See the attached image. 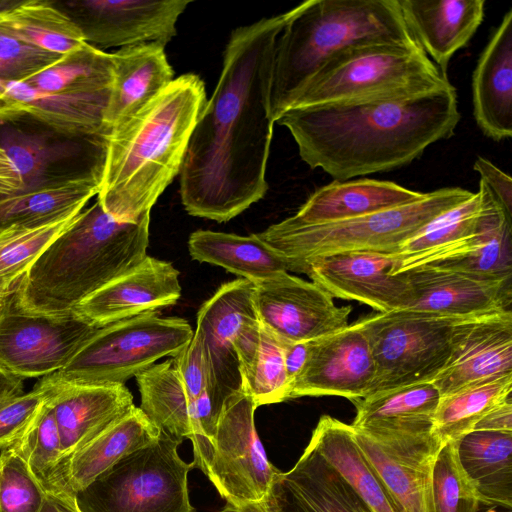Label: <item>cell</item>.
Here are the masks:
<instances>
[{
    "label": "cell",
    "instance_id": "2",
    "mask_svg": "<svg viewBox=\"0 0 512 512\" xmlns=\"http://www.w3.org/2000/svg\"><path fill=\"white\" fill-rule=\"evenodd\" d=\"M451 84L411 95L290 108L277 120L292 135L310 168L348 181L403 167L460 121Z\"/></svg>",
    "mask_w": 512,
    "mask_h": 512
},
{
    "label": "cell",
    "instance_id": "13",
    "mask_svg": "<svg viewBox=\"0 0 512 512\" xmlns=\"http://www.w3.org/2000/svg\"><path fill=\"white\" fill-rule=\"evenodd\" d=\"M109 135L70 136L22 119L0 120V146L13 161L22 191L102 176Z\"/></svg>",
    "mask_w": 512,
    "mask_h": 512
},
{
    "label": "cell",
    "instance_id": "34",
    "mask_svg": "<svg viewBox=\"0 0 512 512\" xmlns=\"http://www.w3.org/2000/svg\"><path fill=\"white\" fill-rule=\"evenodd\" d=\"M161 430L139 407L116 419L69 459L72 489L82 490L130 453L155 441Z\"/></svg>",
    "mask_w": 512,
    "mask_h": 512
},
{
    "label": "cell",
    "instance_id": "37",
    "mask_svg": "<svg viewBox=\"0 0 512 512\" xmlns=\"http://www.w3.org/2000/svg\"><path fill=\"white\" fill-rule=\"evenodd\" d=\"M457 443L460 464L481 505L511 510L512 432L473 430Z\"/></svg>",
    "mask_w": 512,
    "mask_h": 512
},
{
    "label": "cell",
    "instance_id": "20",
    "mask_svg": "<svg viewBox=\"0 0 512 512\" xmlns=\"http://www.w3.org/2000/svg\"><path fill=\"white\" fill-rule=\"evenodd\" d=\"M401 273L412 293L408 309L457 317L512 311V277L479 276L430 266Z\"/></svg>",
    "mask_w": 512,
    "mask_h": 512
},
{
    "label": "cell",
    "instance_id": "30",
    "mask_svg": "<svg viewBox=\"0 0 512 512\" xmlns=\"http://www.w3.org/2000/svg\"><path fill=\"white\" fill-rule=\"evenodd\" d=\"M425 192L391 181L358 179L337 181L318 188L288 221L322 224L396 208L420 200Z\"/></svg>",
    "mask_w": 512,
    "mask_h": 512
},
{
    "label": "cell",
    "instance_id": "52",
    "mask_svg": "<svg viewBox=\"0 0 512 512\" xmlns=\"http://www.w3.org/2000/svg\"><path fill=\"white\" fill-rule=\"evenodd\" d=\"M282 341V340H281ZM284 349V362L286 373L290 382V388L294 379L303 368L310 347V341L287 342L282 341Z\"/></svg>",
    "mask_w": 512,
    "mask_h": 512
},
{
    "label": "cell",
    "instance_id": "24",
    "mask_svg": "<svg viewBox=\"0 0 512 512\" xmlns=\"http://www.w3.org/2000/svg\"><path fill=\"white\" fill-rule=\"evenodd\" d=\"M58 426L62 450L71 456L135 405L124 384L74 385L39 380Z\"/></svg>",
    "mask_w": 512,
    "mask_h": 512
},
{
    "label": "cell",
    "instance_id": "54",
    "mask_svg": "<svg viewBox=\"0 0 512 512\" xmlns=\"http://www.w3.org/2000/svg\"><path fill=\"white\" fill-rule=\"evenodd\" d=\"M76 493H47L40 512H81Z\"/></svg>",
    "mask_w": 512,
    "mask_h": 512
},
{
    "label": "cell",
    "instance_id": "42",
    "mask_svg": "<svg viewBox=\"0 0 512 512\" xmlns=\"http://www.w3.org/2000/svg\"><path fill=\"white\" fill-rule=\"evenodd\" d=\"M78 214L39 227H9L0 231V287L15 289L43 251Z\"/></svg>",
    "mask_w": 512,
    "mask_h": 512
},
{
    "label": "cell",
    "instance_id": "6",
    "mask_svg": "<svg viewBox=\"0 0 512 512\" xmlns=\"http://www.w3.org/2000/svg\"><path fill=\"white\" fill-rule=\"evenodd\" d=\"M473 193L461 187H444L425 192L423 198L413 203L342 221L296 224L286 218L257 235L287 258L292 272L297 273H302L307 261L330 254L396 255L429 222Z\"/></svg>",
    "mask_w": 512,
    "mask_h": 512
},
{
    "label": "cell",
    "instance_id": "33",
    "mask_svg": "<svg viewBox=\"0 0 512 512\" xmlns=\"http://www.w3.org/2000/svg\"><path fill=\"white\" fill-rule=\"evenodd\" d=\"M372 512H399L360 450L351 424L323 415L309 441Z\"/></svg>",
    "mask_w": 512,
    "mask_h": 512
},
{
    "label": "cell",
    "instance_id": "38",
    "mask_svg": "<svg viewBox=\"0 0 512 512\" xmlns=\"http://www.w3.org/2000/svg\"><path fill=\"white\" fill-rule=\"evenodd\" d=\"M512 374L464 387L440 397L431 434L442 445L472 432L494 407L511 396Z\"/></svg>",
    "mask_w": 512,
    "mask_h": 512
},
{
    "label": "cell",
    "instance_id": "12",
    "mask_svg": "<svg viewBox=\"0 0 512 512\" xmlns=\"http://www.w3.org/2000/svg\"><path fill=\"white\" fill-rule=\"evenodd\" d=\"M256 408L242 390L224 401L218 417L206 475L227 503H263L280 472L257 435Z\"/></svg>",
    "mask_w": 512,
    "mask_h": 512
},
{
    "label": "cell",
    "instance_id": "21",
    "mask_svg": "<svg viewBox=\"0 0 512 512\" xmlns=\"http://www.w3.org/2000/svg\"><path fill=\"white\" fill-rule=\"evenodd\" d=\"M181 296L179 271L148 256L135 268L112 280L76 306L73 313L103 327L175 304Z\"/></svg>",
    "mask_w": 512,
    "mask_h": 512
},
{
    "label": "cell",
    "instance_id": "36",
    "mask_svg": "<svg viewBox=\"0 0 512 512\" xmlns=\"http://www.w3.org/2000/svg\"><path fill=\"white\" fill-rule=\"evenodd\" d=\"M102 176H86L0 197V231L39 227L80 213L98 194Z\"/></svg>",
    "mask_w": 512,
    "mask_h": 512
},
{
    "label": "cell",
    "instance_id": "4",
    "mask_svg": "<svg viewBox=\"0 0 512 512\" xmlns=\"http://www.w3.org/2000/svg\"><path fill=\"white\" fill-rule=\"evenodd\" d=\"M150 215L114 219L98 200L83 209L23 276L14 300L26 313L62 316L147 257Z\"/></svg>",
    "mask_w": 512,
    "mask_h": 512
},
{
    "label": "cell",
    "instance_id": "41",
    "mask_svg": "<svg viewBox=\"0 0 512 512\" xmlns=\"http://www.w3.org/2000/svg\"><path fill=\"white\" fill-rule=\"evenodd\" d=\"M0 21L26 42L65 55L86 42L71 19L51 1L25 0Z\"/></svg>",
    "mask_w": 512,
    "mask_h": 512
},
{
    "label": "cell",
    "instance_id": "18",
    "mask_svg": "<svg viewBox=\"0 0 512 512\" xmlns=\"http://www.w3.org/2000/svg\"><path fill=\"white\" fill-rule=\"evenodd\" d=\"M396 255L344 252L307 261L302 273L333 298L358 301L390 312L408 308L412 293L404 273L392 274Z\"/></svg>",
    "mask_w": 512,
    "mask_h": 512
},
{
    "label": "cell",
    "instance_id": "46",
    "mask_svg": "<svg viewBox=\"0 0 512 512\" xmlns=\"http://www.w3.org/2000/svg\"><path fill=\"white\" fill-rule=\"evenodd\" d=\"M46 493L12 448L0 453V512H40Z\"/></svg>",
    "mask_w": 512,
    "mask_h": 512
},
{
    "label": "cell",
    "instance_id": "59",
    "mask_svg": "<svg viewBox=\"0 0 512 512\" xmlns=\"http://www.w3.org/2000/svg\"><path fill=\"white\" fill-rule=\"evenodd\" d=\"M482 506L485 509L484 510L485 512H511V510H507V509H503V508H499V507L485 506V505H482Z\"/></svg>",
    "mask_w": 512,
    "mask_h": 512
},
{
    "label": "cell",
    "instance_id": "43",
    "mask_svg": "<svg viewBox=\"0 0 512 512\" xmlns=\"http://www.w3.org/2000/svg\"><path fill=\"white\" fill-rule=\"evenodd\" d=\"M242 390L256 407L289 399L290 382L280 339L261 327L259 345L247 366L241 369Z\"/></svg>",
    "mask_w": 512,
    "mask_h": 512
},
{
    "label": "cell",
    "instance_id": "16",
    "mask_svg": "<svg viewBox=\"0 0 512 512\" xmlns=\"http://www.w3.org/2000/svg\"><path fill=\"white\" fill-rule=\"evenodd\" d=\"M51 2L77 26L84 41L96 48L145 43L165 46L176 35L177 20L190 4L181 0Z\"/></svg>",
    "mask_w": 512,
    "mask_h": 512
},
{
    "label": "cell",
    "instance_id": "8",
    "mask_svg": "<svg viewBox=\"0 0 512 512\" xmlns=\"http://www.w3.org/2000/svg\"><path fill=\"white\" fill-rule=\"evenodd\" d=\"M478 317L445 316L404 308L358 319L375 365L366 397L432 382L448 363L465 329Z\"/></svg>",
    "mask_w": 512,
    "mask_h": 512
},
{
    "label": "cell",
    "instance_id": "15",
    "mask_svg": "<svg viewBox=\"0 0 512 512\" xmlns=\"http://www.w3.org/2000/svg\"><path fill=\"white\" fill-rule=\"evenodd\" d=\"M261 327L282 341H311L346 328L351 306H337L319 285L281 272L253 283Z\"/></svg>",
    "mask_w": 512,
    "mask_h": 512
},
{
    "label": "cell",
    "instance_id": "17",
    "mask_svg": "<svg viewBox=\"0 0 512 512\" xmlns=\"http://www.w3.org/2000/svg\"><path fill=\"white\" fill-rule=\"evenodd\" d=\"M355 440L399 512H435L433 468L441 442L431 433L383 435L354 429Z\"/></svg>",
    "mask_w": 512,
    "mask_h": 512
},
{
    "label": "cell",
    "instance_id": "31",
    "mask_svg": "<svg viewBox=\"0 0 512 512\" xmlns=\"http://www.w3.org/2000/svg\"><path fill=\"white\" fill-rule=\"evenodd\" d=\"M141 395L140 409L161 431L179 438H188L193 445V465L201 470L203 446L193 399L168 359L153 364L136 376Z\"/></svg>",
    "mask_w": 512,
    "mask_h": 512
},
{
    "label": "cell",
    "instance_id": "49",
    "mask_svg": "<svg viewBox=\"0 0 512 512\" xmlns=\"http://www.w3.org/2000/svg\"><path fill=\"white\" fill-rule=\"evenodd\" d=\"M172 360L185 389L193 399H196L207 389L208 380L203 343L196 330L190 342Z\"/></svg>",
    "mask_w": 512,
    "mask_h": 512
},
{
    "label": "cell",
    "instance_id": "32",
    "mask_svg": "<svg viewBox=\"0 0 512 512\" xmlns=\"http://www.w3.org/2000/svg\"><path fill=\"white\" fill-rule=\"evenodd\" d=\"M439 400L440 393L432 382L352 400L356 416L351 426L373 434H428Z\"/></svg>",
    "mask_w": 512,
    "mask_h": 512
},
{
    "label": "cell",
    "instance_id": "51",
    "mask_svg": "<svg viewBox=\"0 0 512 512\" xmlns=\"http://www.w3.org/2000/svg\"><path fill=\"white\" fill-rule=\"evenodd\" d=\"M478 431L512 432L511 396L490 410L475 426Z\"/></svg>",
    "mask_w": 512,
    "mask_h": 512
},
{
    "label": "cell",
    "instance_id": "7",
    "mask_svg": "<svg viewBox=\"0 0 512 512\" xmlns=\"http://www.w3.org/2000/svg\"><path fill=\"white\" fill-rule=\"evenodd\" d=\"M449 83L418 43H360L331 57L290 108L411 95Z\"/></svg>",
    "mask_w": 512,
    "mask_h": 512
},
{
    "label": "cell",
    "instance_id": "14",
    "mask_svg": "<svg viewBox=\"0 0 512 512\" xmlns=\"http://www.w3.org/2000/svg\"><path fill=\"white\" fill-rule=\"evenodd\" d=\"M98 328L75 313H26L12 296L0 316V370L21 379L50 375L65 367Z\"/></svg>",
    "mask_w": 512,
    "mask_h": 512
},
{
    "label": "cell",
    "instance_id": "44",
    "mask_svg": "<svg viewBox=\"0 0 512 512\" xmlns=\"http://www.w3.org/2000/svg\"><path fill=\"white\" fill-rule=\"evenodd\" d=\"M483 186L461 204L440 214L407 240L396 254V259L430 251L473 234L479 227L485 208Z\"/></svg>",
    "mask_w": 512,
    "mask_h": 512
},
{
    "label": "cell",
    "instance_id": "9",
    "mask_svg": "<svg viewBox=\"0 0 512 512\" xmlns=\"http://www.w3.org/2000/svg\"><path fill=\"white\" fill-rule=\"evenodd\" d=\"M193 334L183 318L144 313L98 328L65 367L41 379L53 384H124L164 356L177 355Z\"/></svg>",
    "mask_w": 512,
    "mask_h": 512
},
{
    "label": "cell",
    "instance_id": "50",
    "mask_svg": "<svg viewBox=\"0 0 512 512\" xmlns=\"http://www.w3.org/2000/svg\"><path fill=\"white\" fill-rule=\"evenodd\" d=\"M473 169L496 202L512 216V179L484 157H477Z\"/></svg>",
    "mask_w": 512,
    "mask_h": 512
},
{
    "label": "cell",
    "instance_id": "58",
    "mask_svg": "<svg viewBox=\"0 0 512 512\" xmlns=\"http://www.w3.org/2000/svg\"><path fill=\"white\" fill-rule=\"evenodd\" d=\"M25 0H0V17L20 6Z\"/></svg>",
    "mask_w": 512,
    "mask_h": 512
},
{
    "label": "cell",
    "instance_id": "55",
    "mask_svg": "<svg viewBox=\"0 0 512 512\" xmlns=\"http://www.w3.org/2000/svg\"><path fill=\"white\" fill-rule=\"evenodd\" d=\"M22 380L0 370V400L23 393Z\"/></svg>",
    "mask_w": 512,
    "mask_h": 512
},
{
    "label": "cell",
    "instance_id": "1",
    "mask_svg": "<svg viewBox=\"0 0 512 512\" xmlns=\"http://www.w3.org/2000/svg\"><path fill=\"white\" fill-rule=\"evenodd\" d=\"M292 10L234 29L215 90L201 110L180 170L192 216L226 222L264 197L273 134L274 50Z\"/></svg>",
    "mask_w": 512,
    "mask_h": 512
},
{
    "label": "cell",
    "instance_id": "10",
    "mask_svg": "<svg viewBox=\"0 0 512 512\" xmlns=\"http://www.w3.org/2000/svg\"><path fill=\"white\" fill-rule=\"evenodd\" d=\"M182 439L163 431L76 492L81 512H196L188 491L193 463L178 454Z\"/></svg>",
    "mask_w": 512,
    "mask_h": 512
},
{
    "label": "cell",
    "instance_id": "35",
    "mask_svg": "<svg viewBox=\"0 0 512 512\" xmlns=\"http://www.w3.org/2000/svg\"><path fill=\"white\" fill-rule=\"evenodd\" d=\"M188 250L193 259L220 266L252 283L292 271L289 260L257 234L196 230L189 237Z\"/></svg>",
    "mask_w": 512,
    "mask_h": 512
},
{
    "label": "cell",
    "instance_id": "26",
    "mask_svg": "<svg viewBox=\"0 0 512 512\" xmlns=\"http://www.w3.org/2000/svg\"><path fill=\"white\" fill-rule=\"evenodd\" d=\"M260 504L269 512H371L311 444L292 469L276 475Z\"/></svg>",
    "mask_w": 512,
    "mask_h": 512
},
{
    "label": "cell",
    "instance_id": "45",
    "mask_svg": "<svg viewBox=\"0 0 512 512\" xmlns=\"http://www.w3.org/2000/svg\"><path fill=\"white\" fill-rule=\"evenodd\" d=\"M456 441H449L437 454L433 468L435 512H479L480 496L463 470Z\"/></svg>",
    "mask_w": 512,
    "mask_h": 512
},
{
    "label": "cell",
    "instance_id": "53",
    "mask_svg": "<svg viewBox=\"0 0 512 512\" xmlns=\"http://www.w3.org/2000/svg\"><path fill=\"white\" fill-rule=\"evenodd\" d=\"M22 180L13 161L0 146V197L20 193Z\"/></svg>",
    "mask_w": 512,
    "mask_h": 512
},
{
    "label": "cell",
    "instance_id": "29",
    "mask_svg": "<svg viewBox=\"0 0 512 512\" xmlns=\"http://www.w3.org/2000/svg\"><path fill=\"white\" fill-rule=\"evenodd\" d=\"M113 84L105 123L116 129L151 102L173 81L164 46L145 43L111 53Z\"/></svg>",
    "mask_w": 512,
    "mask_h": 512
},
{
    "label": "cell",
    "instance_id": "5",
    "mask_svg": "<svg viewBox=\"0 0 512 512\" xmlns=\"http://www.w3.org/2000/svg\"><path fill=\"white\" fill-rule=\"evenodd\" d=\"M277 38L269 93L273 122L335 54L360 43H418L398 0H309L294 7Z\"/></svg>",
    "mask_w": 512,
    "mask_h": 512
},
{
    "label": "cell",
    "instance_id": "40",
    "mask_svg": "<svg viewBox=\"0 0 512 512\" xmlns=\"http://www.w3.org/2000/svg\"><path fill=\"white\" fill-rule=\"evenodd\" d=\"M10 447L25 461L46 494L75 493L55 416L47 400L31 428Z\"/></svg>",
    "mask_w": 512,
    "mask_h": 512
},
{
    "label": "cell",
    "instance_id": "27",
    "mask_svg": "<svg viewBox=\"0 0 512 512\" xmlns=\"http://www.w3.org/2000/svg\"><path fill=\"white\" fill-rule=\"evenodd\" d=\"M473 116L482 133L497 142L512 136V9L483 49L472 77Z\"/></svg>",
    "mask_w": 512,
    "mask_h": 512
},
{
    "label": "cell",
    "instance_id": "22",
    "mask_svg": "<svg viewBox=\"0 0 512 512\" xmlns=\"http://www.w3.org/2000/svg\"><path fill=\"white\" fill-rule=\"evenodd\" d=\"M485 208L477 230L448 245L396 259L392 274L418 266L449 269L494 278L512 277V216L496 202L486 186Z\"/></svg>",
    "mask_w": 512,
    "mask_h": 512
},
{
    "label": "cell",
    "instance_id": "28",
    "mask_svg": "<svg viewBox=\"0 0 512 512\" xmlns=\"http://www.w3.org/2000/svg\"><path fill=\"white\" fill-rule=\"evenodd\" d=\"M416 41L447 76L449 62L481 25L485 0H398Z\"/></svg>",
    "mask_w": 512,
    "mask_h": 512
},
{
    "label": "cell",
    "instance_id": "23",
    "mask_svg": "<svg viewBox=\"0 0 512 512\" xmlns=\"http://www.w3.org/2000/svg\"><path fill=\"white\" fill-rule=\"evenodd\" d=\"M111 90L45 93L23 83L0 87V120L22 119L70 136L110 135Z\"/></svg>",
    "mask_w": 512,
    "mask_h": 512
},
{
    "label": "cell",
    "instance_id": "48",
    "mask_svg": "<svg viewBox=\"0 0 512 512\" xmlns=\"http://www.w3.org/2000/svg\"><path fill=\"white\" fill-rule=\"evenodd\" d=\"M46 401V391L33 390L0 400V449L12 446L31 428Z\"/></svg>",
    "mask_w": 512,
    "mask_h": 512
},
{
    "label": "cell",
    "instance_id": "3",
    "mask_svg": "<svg viewBox=\"0 0 512 512\" xmlns=\"http://www.w3.org/2000/svg\"><path fill=\"white\" fill-rule=\"evenodd\" d=\"M207 101L205 85L184 74L112 130L97 200L118 221L136 222L180 173L188 142Z\"/></svg>",
    "mask_w": 512,
    "mask_h": 512
},
{
    "label": "cell",
    "instance_id": "56",
    "mask_svg": "<svg viewBox=\"0 0 512 512\" xmlns=\"http://www.w3.org/2000/svg\"><path fill=\"white\" fill-rule=\"evenodd\" d=\"M220 512H269L261 504L246 503V504H232L227 503Z\"/></svg>",
    "mask_w": 512,
    "mask_h": 512
},
{
    "label": "cell",
    "instance_id": "25",
    "mask_svg": "<svg viewBox=\"0 0 512 512\" xmlns=\"http://www.w3.org/2000/svg\"><path fill=\"white\" fill-rule=\"evenodd\" d=\"M512 374V311L483 315L465 329L432 383L440 397Z\"/></svg>",
    "mask_w": 512,
    "mask_h": 512
},
{
    "label": "cell",
    "instance_id": "11",
    "mask_svg": "<svg viewBox=\"0 0 512 512\" xmlns=\"http://www.w3.org/2000/svg\"><path fill=\"white\" fill-rule=\"evenodd\" d=\"M252 282L236 279L220 286L199 309L200 334L208 370L207 392L220 414L224 401L242 391L241 369L253 357L261 325L253 304Z\"/></svg>",
    "mask_w": 512,
    "mask_h": 512
},
{
    "label": "cell",
    "instance_id": "19",
    "mask_svg": "<svg viewBox=\"0 0 512 512\" xmlns=\"http://www.w3.org/2000/svg\"><path fill=\"white\" fill-rule=\"evenodd\" d=\"M375 375L369 342L358 322L310 341L306 362L289 399L302 396L365 398Z\"/></svg>",
    "mask_w": 512,
    "mask_h": 512
},
{
    "label": "cell",
    "instance_id": "60",
    "mask_svg": "<svg viewBox=\"0 0 512 512\" xmlns=\"http://www.w3.org/2000/svg\"><path fill=\"white\" fill-rule=\"evenodd\" d=\"M372 512V511H371Z\"/></svg>",
    "mask_w": 512,
    "mask_h": 512
},
{
    "label": "cell",
    "instance_id": "39",
    "mask_svg": "<svg viewBox=\"0 0 512 512\" xmlns=\"http://www.w3.org/2000/svg\"><path fill=\"white\" fill-rule=\"evenodd\" d=\"M111 53L85 43L23 82L45 93H77L111 90Z\"/></svg>",
    "mask_w": 512,
    "mask_h": 512
},
{
    "label": "cell",
    "instance_id": "47",
    "mask_svg": "<svg viewBox=\"0 0 512 512\" xmlns=\"http://www.w3.org/2000/svg\"><path fill=\"white\" fill-rule=\"evenodd\" d=\"M62 56L26 42L0 21V87L23 83Z\"/></svg>",
    "mask_w": 512,
    "mask_h": 512
},
{
    "label": "cell",
    "instance_id": "57",
    "mask_svg": "<svg viewBox=\"0 0 512 512\" xmlns=\"http://www.w3.org/2000/svg\"><path fill=\"white\" fill-rule=\"evenodd\" d=\"M17 288V287H16ZM15 289H6L0 287V316L8 306L13 294L15 293Z\"/></svg>",
    "mask_w": 512,
    "mask_h": 512
}]
</instances>
